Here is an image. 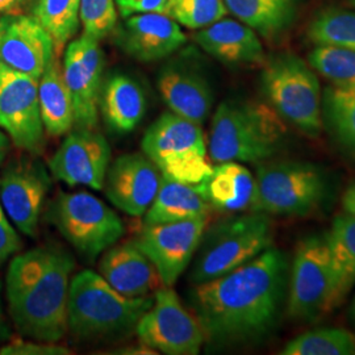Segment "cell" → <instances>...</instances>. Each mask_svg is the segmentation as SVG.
<instances>
[{
    "mask_svg": "<svg viewBox=\"0 0 355 355\" xmlns=\"http://www.w3.org/2000/svg\"><path fill=\"white\" fill-rule=\"evenodd\" d=\"M288 274L286 253L270 246L228 274L195 284L191 306L205 341L229 347L270 337L278 329L287 305Z\"/></svg>",
    "mask_w": 355,
    "mask_h": 355,
    "instance_id": "cell-1",
    "label": "cell"
},
{
    "mask_svg": "<svg viewBox=\"0 0 355 355\" xmlns=\"http://www.w3.org/2000/svg\"><path fill=\"white\" fill-rule=\"evenodd\" d=\"M74 259L58 246H38L13 257L6 277L16 329L36 341L58 343L69 330L67 303Z\"/></svg>",
    "mask_w": 355,
    "mask_h": 355,
    "instance_id": "cell-2",
    "label": "cell"
},
{
    "mask_svg": "<svg viewBox=\"0 0 355 355\" xmlns=\"http://www.w3.org/2000/svg\"><path fill=\"white\" fill-rule=\"evenodd\" d=\"M287 145L286 121L266 103L227 101L216 110L208 140L211 161L261 164Z\"/></svg>",
    "mask_w": 355,
    "mask_h": 355,
    "instance_id": "cell-3",
    "label": "cell"
},
{
    "mask_svg": "<svg viewBox=\"0 0 355 355\" xmlns=\"http://www.w3.org/2000/svg\"><path fill=\"white\" fill-rule=\"evenodd\" d=\"M153 296L127 297L102 275L83 270L70 280L67 321L78 340H96L136 329L141 316L152 306Z\"/></svg>",
    "mask_w": 355,
    "mask_h": 355,
    "instance_id": "cell-4",
    "label": "cell"
},
{
    "mask_svg": "<svg viewBox=\"0 0 355 355\" xmlns=\"http://www.w3.org/2000/svg\"><path fill=\"white\" fill-rule=\"evenodd\" d=\"M274 242L270 215L250 211L229 216L204 230L193 255V284L223 277L263 253Z\"/></svg>",
    "mask_w": 355,
    "mask_h": 355,
    "instance_id": "cell-5",
    "label": "cell"
},
{
    "mask_svg": "<svg viewBox=\"0 0 355 355\" xmlns=\"http://www.w3.org/2000/svg\"><path fill=\"white\" fill-rule=\"evenodd\" d=\"M254 212L304 217L318 211L330 193L322 167L304 161H272L257 166Z\"/></svg>",
    "mask_w": 355,
    "mask_h": 355,
    "instance_id": "cell-6",
    "label": "cell"
},
{
    "mask_svg": "<svg viewBox=\"0 0 355 355\" xmlns=\"http://www.w3.org/2000/svg\"><path fill=\"white\" fill-rule=\"evenodd\" d=\"M343 302L325 233L305 237L299 242L290 266L288 316L300 322H316Z\"/></svg>",
    "mask_w": 355,
    "mask_h": 355,
    "instance_id": "cell-7",
    "label": "cell"
},
{
    "mask_svg": "<svg viewBox=\"0 0 355 355\" xmlns=\"http://www.w3.org/2000/svg\"><path fill=\"white\" fill-rule=\"evenodd\" d=\"M261 87L268 105L286 123L309 137L321 133L322 95L311 64L293 53H280L265 61Z\"/></svg>",
    "mask_w": 355,
    "mask_h": 355,
    "instance_id": "cell-8",
    "label": "cell"
},
{
    "mask_svg": "<svg viewBox=\"0 0 355 355\" xmlns=\"http://www.w3.org/2000/svg\"><path fill=\"white\" fill-rule=\"evenodd\" d=\"M141 149L170 180L196 186L214 168L202 125L171 111L161 114L145 132Z\"/></svg>",
    "mask_w": 355,
    "mask_h": 355,
    "instance_id": "cell-9",
    "label": "cell"
},
{
    "mask_svg": "<svg viewBox=\"0 0 355 355\" xmlns=\"http://www.w3.org/2000/svg\"><path fill=\"white\" fill-rule=\"evenodd\" d=\"M51 217L64 240L89 259L114 246L125 233L120 216L86 191L60 193L51 204Z\"/></svg>",
    "mask_w": 355,
    "mask_h": 355,
    "instance_id": "cell-10",
    "label": "cell"
},
{
    "mask_svg": "<svg viewBox=\"0 0 355 355\" xmlns=\"http://www.w3.org/2000/svg\"><path fill=\"white\" fill-rule=\"evenodd\" d=\"M141 343L166 355H196L205 343L196 318L182 304L171 287L153 293V304L136 325Z\"/></svg>",
    "mask_w": 355,
    "mask_h": 355,
    "instance_id": "cell-11",
    "label": "cell"
},
{
    "mask_svg": "<svg viewBox=\"0 0 355 355\" xmlns=\"http://www.w3.org/2000/svg\"><path fill=\"white\" fill-rule=\"evenodd\" d=\"M0 127L13 144L32 155L45 146L38 80L0 62Z\"/></svg>",
    "mask_w": 355,
    "mask_h": 355,
    "instance_id": "cell-12",
    "label": "cell"
},
{
    "mask_svg": "<svg viewBox=\"0 0 355 355\" xmlns=\"http://www.w3.org/2000/svg\"><path fill=\"white\" fill-rule=\"evenodd\" d=\"M207 225L208 216L144 224L133 242L152 261L164 286L173 287L190 266Z\"/></svg>",
    "mask_w": 355,
    "mask_h": 355,
    "instance_id": "cell-13",
    "label": "cell"
},
{
    "mask_svg": "<svg viewBox=\"0 0 355 355\" xmlns=\"http://www.w3.org/2000/svg\"><path fill=\"white\" fill-rule=\"evenodd\" d=\"M48 168L33 157L15 159L0 178V202L13 225L35 237L45 198L51 190Z\"/></svg>",
    "mask_w": 355,
    "mask_h": 355,
    "instance_id": "cell-14",
    "label": "cell"
},
{
    "mask_svg": "<svg viewBox=\"0 0 355 355\" xmlns=\"http://www.w3.org/2000/svg\"><path fill=\"white\" fill-rule=\"evenodd\" d=\"M111 146L101 132L76 128L49 161L51 175L70 187L101 191L111 165Z\"/></svg>",
    "mask_w": 355,
    "mask_h": 355,
    "instance_id": "cell-15",
    "label": "cell"
},
{
    "mask_svg": "<svg viewBox=\"0 0 355 355\" xmlns=\"http://www.w3.org/2000/svg\"><path fill=\"white\" fill-rule=\"evenodd\" d=\"M104 57L98 40L82 35L64 51V82L74 107V127L95 129L99 119V98Z\"/></svg>",
    "mask_w": 355,
    "mask_h": 355,
    "instance_id": "cell-16",
    "label": "cell"
},
{
    "mask_svg": "<svg viewBox=\"0 0 355 355\" xmlns=\"http://www.w3.org/2000/svg\"><path fill=\"white\" fill-rule=\"evenodd\" d=\"M54 58V41L35 16H0L1 64L40 80Z\"/></svg>",
    "mask_w": 355,
    "mask_h": 355,
    "instance_id": "cell-17",
    "label": "cell"
},
{
    "mask_svg": "<svg viewBox=\"0 0 355 355\" xmlns=\"http://www.w3.org/2000/svg\"><path fill=\"white\" fill-rule=\"evenodd\" d=\"M162 179L158 167L144 153L124 154L108 167L103 190L117 209L141 217L153 203Z\"/></svg>",
    "mask_w": 355,
    "mask_h": 355,
    "instance_id": "cell-18",
    "label": "cell"
},
{
    "mask_svg": "<svg viewBox=\"0 0 355 355\" xmlns=\"http://www.w3.org/2000/svg\"><path fill=\"white\" fill-rule=\"evenodd\" d=\"M187 38L174 19L162 12L128 16L119 31V45L142 62L162 60L186 44Z\"/></svg>",
    "mask_w": 355,
    "mask_h": 355,
    "instance_id": "cell-19",
    "label": "cell"
},
{
    "mask_svg": "<svg viewBox=\"0 0 355 355\" xmlns=\"http://www.w3.org/2000/svg\"><path fill=\"white\" fill-rule=\"evenodd\" d=\"M99 274L127 297L150 296L164 283L152 261L133 241L114 243L103 254Z\"/></svg>",
    "mask_w": 355,
    "mask_h": 355,
    "instance_id": "cell-20",
    "label": "cell"
},
{
    "mask_svg": "<svg viewBox=\"0 0 355 355\" xmlns=\"http://www.w3.org/2000/svg\"><path fill=\"white\" fill-rule=\"evenodd\" d=\"M158 89L171 112L203 124L214 105V92L207 78L184 64H168L158 76Z\"/></svg>",
    "mask_w": 355,
    "mask_h": 355,
    "instance_id": "cell-21",
    "label": "cell"
},
{
    "mask_svg": "<svg viewBox=\"0 0 355 355\" xmlns=\"http://www.w3.org/2000/svg\"><path fill=\"white\" fill-rule=\"evenodd\" d=\"M196 44L217 61L229 66L263 64V45L250 26L232 20H217L195 35Z\"/></svg>",
    "mask_w": 355,
    "mask_h": 355,
    "instance_id": "cell-22",
    "label": "cell"
},
{
    "mask_svg": "<svg viewBox=\"0 0 355 355\" xmlns=\"http://www.w3.org/2000/svg\"><path fill=\"white\" fill-rule=\"evenodd\" d=\"M195 187L212 209L227 214L254 211L257 199L255 177L240 162L217 164L209 177Z\"/></svg>",
    "mask_w": 355,
    "mask_h": 355,
    "instance_id": "cell-23",
    "label": "cell"
},
{
    "mask_svg": "<svg viewBox=\"0 0 355 355\" xmlns=\"http://www.w3.org/2000/svg\"><path fill=\"white\" fill-rule=\"evenodd\" d=\"M99 110L110 130L125 135L140 124L146 111V98L135 79L116 74L101 89Z\"/></svg>",
    "mask_w": 355,
    "mask_h": 355,
    "instance_id": "cell-24",
    "label": "cell"
},
{
    "mask_svg": "<svg viewBox=\"0 0 355 355\" xmlns=\"http://www.w3.org/2000/svg\"><path fill=\"white\" fill-rule=\"evenodd\" d=\"M38 101L42 124L51 136L60 137L73 129V99L57 57L38 80Z\"/></svg>",
    "mask_w": 355,
    "mask_h": 355,
    "instance_id": "cell-25",
    "label": "cell"
},
{
    "mask_svg": "<svg viewBox=\"0 0 355 355\" xmlns=\"http://www.w3.org/2000/svg\"><path fill=\"white\" fill-rule=\"evenodd\" d=\"M303 0H224L227 11L265 38L286 32Z\"/></svg>",
    "mask_w": 355,
    "mask_h": 355,
    "instance_id": "cell-26",
    "label": "cell"
},
{
    "mask_svg": "<svg viewBox=\"0 0 355 355\" xmlns=\"http://www.w3.org/2000/svg\"><path fill=\"white\" fill-rule=\"evenodd\" d=\"M211 205L195 186L162 179L159 190L145 212L144 224L173 223L209 216Z\"/></svg>",
    "mask_w": 355,
    "mask_h": 355,
    "instance_id": "cell-27",
    "label": "cell"
},
{
    "mask_svg": "<svg viewBox=\"0 0 355 355\" xmlns=\"http://www.w3.org/2000/svg\"><path fill=\"white\" fill-rule=\"evenodd\" d=\"M321 114L333 139L355 155V89L328 87L322 94Z\"/></svg>",
    "mask_w": 355,
    "mask_h": 355,
    "instance_id": "cell-28",
    "label": "cell"
},
{
    "mask_svg": "<svg viewBox=\"0 0 355 355\" xmlns=\"http://www.w3.org/2000/svg\"><path fill=\"white\" fill-rule=\"evenodd\" d=\"M325 236L343 300L355 284V217L347 214L336 216Z\"/></svg>",
    "mask_w": 355,
    "mask_h": 355,
    "instance_id": "cell-29",
    "label": "cell"
},
{
    "mask_svg": "<svg viewBox=\"0 0 355 355\" xmlns=\"http://www.w3.org/2000/svg\"><path fill=\"white\" fill-rule=\"evenodd\" d=\"M283 355H355V334L343 328L308 330L286 343Z\"/></svg>",
    "mask_w": 355,
    "mask_h": 355,
    "instance_id": "cell-30",
    "label": "cell"
},
{
    "mask_svg": "<svg viewBox=\"0 0 355 355\" xmlns=\"http://www.w3.org/2000/svg\"><path fill=\"white\" fill-rule=\"evenodd\" d=\"M80 0H37L33 16L54 41L55 55L64 51L66 42L76 36L79 28Z\"/></svg>",
    "mask_w": 355,
    "mask_h": 355,
    "instance_id": "cell-31",
    "label": "cell"
},
{
    "mask_svg": "<svg viewBox=\"0 0 355 355\" xmlns=\"http://www.w3.org/2000/svg\"><path fill=\"white\" fill-rule=\"evenodd\" d=\"M308 61L331 86L355 89V51L340 45L320 44L309 53Z\"/></svg>",
    "mask_w": 355,
    "mask_h": 355,
    "instance_id": "cell-32",
    "label": "cell"
},
{
    "mask_svg": "<svg viewBox=\"0 0 355 355\" xmlns=\"http://www.w3.org/2000/svg\"><path fill=\"white\" fill-rule=\"evenodd\" d=\"M308 36L315 44H331L355 51V12L341 8L325 10L312 20Z\"/></svg>",
    "mask_w": 355,
    "mask_h": 355,
    "instance_id": "cell-33",
    "label": "cell"
},
{
    "mask_svg": "<svg viewBox=\"0 0 355 355\" xmlns=\"http://www.w3.org/2000/svg\"><path fill=\"white\" fill-rule=\"evenodd\" d=\"M224 0H168L166 15L190 29H202L225 16Z\"/></svg>",
    "mask_w": 355,
    "mask_h": 355,
    "instance_id": "cell-34",
    "label": "cell"
},
{
    "mask_svg": "<svg viewBox=\"0 0 355 355\" xmlns=\"http://www.w3.org/2000/svg\"><path fill=\"white\" fill-rule=\"evenodd\" d=\"M79 17L83 33L101 41L114 31L117 21L114 0H80Z\"/></svg>",
    "mask_w": 355,
    "mask_h": 355,
    "instance_id": "cell-35",
    "label": "cell"
},
{
    "mask_svg": "<svg viewBox=\"0 0 355 355\" xmlns=\"http://www.w3.org/2000/svg\"><path fill=\"white\" fill-rule=\"evenodd\" d=\"M1 355H70L71 350L66 346L45 341L15 340L0 349Z\"/></svg>",
    "mask_w": 355,
    "mask_h": 355,
    "instance_id": "cell-36",
    "label": "cell"
},
{
    "mask_svg": "<svg viewBox=\"0 0 355 355\" xmlns=\"http://www.w3.org/2000/svg\"><path fill=\"white\" fill-rule=\"evenodd\" d=\"M21 245L23 242L0 202V265L17 253L21 249Z\"/></svg>",
    "mask_w": 355,
    "mask_h": 355,
    "instance_id": "cell-37",
    "label": "cell"
},
{
    "mask_svg": "<svg viewBox=\"0 0 355 355\" xmlns=\"http://www.w3.org/2000/svg\"><path fill=\"white\" fill-rule=\"evenodd\" d=\"M168 0H114L119 12L128 17L137 13H165Z\"/></svg>",
    "mask_w": 355,
    "mask_h": 355,
    "instance_id": "cell-38",
    "label": "cell"
},
{
    "mask_svg": "<svg viewBox=\"0 0 355 355\" xmlns=\"http://www.w3.org/2000/svg\"><path fill=\"white\" fill-rule=\"evenodd\" d=\"M343 208L345 214L355 217V182H353L343 193Z\"/></svg>",
    "mask_w": 355,
    "mask_h": 355,
    "instance_id": "cell-39",
    "label": "cell"
},
{
    "mask_svg": "<svg viewBox=\"0 0 355 355\" xmlns=\"http://www.w3.org/2000/svg\"><path fill=\"white\" fill-rule=\"evenodd\" d=\"M119 352H112V354H121V355H152L157 354L155 350H153L152 347L140 343L136 346H127V347H121L117 349Z\"/></svg>",
    "mask_w": 355,
    "mask_h": 355,
    "instance_id": "cell-40",
    "label": "cell"
},
{
    "mask_svg": "<svg viewBox=\"0 0 355 355\" xmlns=\"http://www.w3.org/2000/svg\"><path fill=\"white\" fill-rule=\"evenodd\" d=\"M26 0H0V16L19 13Z\"/></svg>",
    "mask_w": 355,
    "mask_h": 355,
    "instance_id": "cell-41",
    "label": "cell"
},
{
    "mask_svg": "<svg viewBox=\"0 0 355 355\" xmlns=\"http://www.w3.org/2000/svg\"><path fill=\"white\" fill-rule=\"evenodd\" d=\"M8 150H10V137L0 130V164L4 161Z\"/></svg>",
    "mask_w": 355,
    "mask_h": 355,
    "instance_id": "cell-42",
    "label": "cell"
},
{
    "mask_svg": "<svg viewBox=\"0 0 355 355\" xmlns=\"http://www.w3.org/2000/svg\"><path fill=\"white\" fill-rule=\"evenodd\" d=\"M350 318H352V321H353L355 327V297L353 303H352V306H350Z\"/></svg>",
    "mask_w": 355,
    "mask_h": 355,
    "instance_id": "cell-43",
    "label": "cell"
},
{
    "mask_svg": "<svg viewBox=\"0 0 355 355\" xmlns=\"http://www.w3.org/2000/svg\"><path fill=\"white\" fill-rule=\"evenodd\" d=\"M3 322V306H1V284H0V325Z\"/></svg>",
    "mask_w": 355,
    "mask_h": 355,
    "instance_id": "cell-44",
    "label": "cell"
},
{
    "mask_svg": "<svg viewBox=\"0 0 355 355\" xmlns=\"http://www.w3.org/2000/svg\"><path fill=\"white\" fill-rule=\"evenodd\" d=\"M350 3H352L353 6H355V0H350Z\"/></svg>",
    "mask_w": 355,
    "mask_h": 355,
    "instance_id": "cell-45",
    "label": "cell"
}]
</instances>
